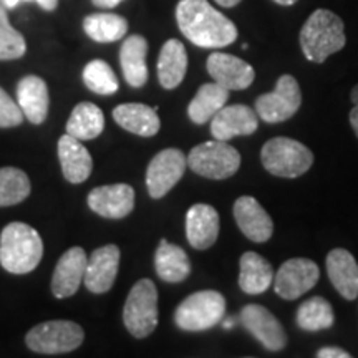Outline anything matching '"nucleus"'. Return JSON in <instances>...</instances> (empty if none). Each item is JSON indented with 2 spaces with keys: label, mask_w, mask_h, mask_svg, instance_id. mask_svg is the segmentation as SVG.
Wrapping results in <instances>:
<instances>
[{
  "label": "nucleus",
  "mask_w": 358,
  "mask_h": 358,
  "mask_svg": "<svg viewBox=\"0 0 358 358\" xmlns=\"http://www.w3.org/2000/svg\"><path fill=\"white\" fill-rule=\"evenodd\" d=\"M176 22L185 37L201 48H222L234 43L237 27L208 0H179Z\"/></svg>",
  "instance_id": "f257e3e1"
},
{
  "label": "nucleus",
  "mask_w": 358,
  "mask_h": 358,
  "mask_svg": "<svg viewBox=\"0 0 358 358\" xmlns=\"http://www.w3.org/2000/svg\"><path fill=\"white\" fill-rule=\"evenodd\" d=\"M347 35L343 20L327 8H317L301 30L303 57L313 64H324L334 53L345 47Z\"/></svg>",
  "instance_id": "f03ea898"
},
{
  "label": "nucleus",
  "mask_w": 358,
  "mask_h": 358,
  "mask_svg": "<svg viewBox=\"0 0 358 358\" xmlns=\"http://www.w3.org/2000/svg\"><path fill=\"white\" fill-rule=\"evenodd\" d=\"M43 256V241L32 226L10 222L0 234V266L10 274H30Z\"/></svg>",
  "instance_id": "7ed1b4c3"
},
{
  "label": "nucleus",
  "mask_w": 358,
  "mask_h": 358,
  "mask_svg": "<svg viewBox=\"0 0 358 358\" xmlns=\"http://www.w3.org/2000/svg\"><path fill=\"white\" fill-rule=\"evenodd\" d=\"M261 159L266 171L279 178H299L310 169L313 153L292 138H272L262 146Z\"/></svg>",
  "instance_id": "20e7f679"
},
{
  "label": "nucleus",
  "mask_w": 358,
  "mask_h": 358,
  "mask_svg": "<svg viewBox=\"0 0 358 358\" xmlns=\"http://www.w3.org/2000/svg\"><path fill=\"white\" fill-rule=\"evenodd\" d=\"M226 313V299L217 290H199L179 303L174 322L186 332H203L221 324Z\"/></svg>",
  "instance_id": "39448f33"
},
{
  "label": "nucleus",
  "mask_w": 358,
  "mask_h": 358,
  "mask_svg": "<svg viewBox=\"0 0 358 358\" xmlns=\"http://www.w3.org/2000/svg\"><path fill=\"white\" fill-rule=\"evenodd\" d=\"M124 327L134 338H146L158 325V290L151 279H141L129 290L123 307Z\"/></svg>",
  "instance_id": "423d86ee"
},
{
  "label": "nucleus",
  "mask_w": 358,
  "mask_h": 358,
  "mask_svg": "<svg viewBox=\"0 0 358 358\" xmlns=\"http://www.w3.org/2000/svg\"><path fill=\"white\" fill-rule=\"evenodd\" d=\"M241 155L227 141L214 140L201 143L187 155V168L208 179H227L239 171Z\"/></svg>",
  "instance_id": "0eeeda50"
},
{
  "label": "nucleus",
  "mask_w": 358,
  "mask_h": 358,
  "mask_svg": "<svg viewBox=\"0 0 358 358\" xmlns=\"http://www.w3.org/2000/svg\"><path fill=\"white\" fill-rule=\"evenodd\" d=\"M85 340V332L71 320H50L35 325L25 337V343L35 353L55 355L77 350Z\"/></svg>",
  "instance_id": "6e6552de"
},
{
  "label": "nucleus",
  "mask_w": 358,
  "mask_h": 358,
  "mask_svg": "<svg viewBox=\"0 0 358 358\" xmlns=\"http://www.w3.org/2000/svg\"><path fill=\"white\" fill-rule=\"evenodd\" d=\"M302 105V92L292 75H282L271 93L256 100V113L262 122L275 124L287 122L297 113Z\"/></svg>",
  "instance_id": "1a4fd4ad"
},
{
  "label": "nucleus",
  "mask_w": 358,
  "mask_h": 358,
  "mask_svg": "<svg viewBox=\"0 0 358 358\" xmlns=\"http://www.w3.org/2000/svg\"><path fill=\"white\" fill-rule=\"evenodd\" d=\"M187 158L181 150L168 148L150 161L146 169V187L153 199H161L185 176Z\"/></svg>",
  "instance_id": "9d476101"
},
{
  "label": "nucleus",
  "mask_w": 358,
  "mask_h": 358,
  "mask_svg": "<svg viewBox=\"0 0 358 358\" xmlns=\"http://www.w3.org/2000/svg\"><path fill=\"white\" fill-rule=\"evenodd\" d=\"M319 279V266L310 259H289L275 272L274 290L284 301H295L312 290Z\"/></svg>",
  "instance_id": "9b49d317"
},
{
  "label": "nucleus",
  "mask_w": 358,
  "mask_h": 358,
  "mask_svg": "<svg viewBox=\"0 0 358 358\" xmlns=\"http://www.w3.org/2000/svg\"><path fill=\"white\" fill-rule=\"evenodd\" d=\"M239 320L267 350L279 352L287 345V334L284 327L266 307L249 303L241 310Z\"/></svg>",
  "instance_id": "f8f14e48"
},
{
  "label": "nucleus",
  "mask_w": 358,
  "mask_h": 358,
  "mask_svg": "<svg viewBox=\"0 0 358 358\" xmlns=\"http://www.w3.org/2000/svg\"><path fill=\"white\" fill-rule=\"evenodd\" d=\"M88 208L105 219H123L134 209V189L129 185L98 186L90 191Z\"/></svg>",
  "instance_id": "ddd939ff"
},
{
  "label": "nucleus",
  "mask_w": 358,
  "mask_h": 358,
  "mask_svg": "<svg viewBox=\"0 0 358 358\" xmlns=\"http://www.w3.org/2000/svg\"><path fill=\"white\" fill-rule=\"evenodd\" d=\"M120 252L118 245L108 244L98 248L88 257L87 271H85V287L93 294H106L113 287L116 275L120 268Z\"/></svg>",
  "instance_id": "4468645a"
},
{
  "label": "nucleus",
  "mask_w": 358,
  "mask_h": 358,
  "mask_svg": "<svg viewBox=\"0 0 358 358\" xmlns=\"http://www.w3.org/2000/svg\"><path fill=\"white\" fill-rule=\"evenodd\" d=\"M208 73L213 82L231 90H245L252 85L256 71L243 58L229 55V53L214 52L208 58Z\"/></svg>",
  "instance_id": "2eb2a0df"
},
{
  "label": "nucleus",
  "mask_w": 358,
  "mask_h": 358,
  "mask_svg": "<svg viewBox=\"0 0 358 358\" xmlns=\"http://www.w3.org/2000/svg\"><path fill=\"white\" fill-rule=\"evenodd\" d=\"M259 116L248 105L224 106L213 116L211 134L221 141H229L234 136H250L257 131Z\"/></svg>",
  "instance_id": "dca6fc26"
},
{
  "label": "nucleus",
  "mask_w": 358,
  "mask_h": 358,
  "mask_svg": "<svg viewBox=\"0 0 358 358\" xmlns=\"http://www.w3.org/2000/svg\"><path fill=\"white\" fill-rule=\"evenodd\" d=\"M234 219L243 234L252 243H267L274 234V222L252 196H241L234 203Z\"/></svg>",
  "instance_id": "f3484780"
},
{
  "label": "nucleus",
  "mask_w": 358,
  "mask_h": 358,
  "mask_svg": "<svg viewBox=\"0 0 358 358\" xmlns=\"http://www.w3.org/2000/svg\"><path fill=\"white\" fill-rule=\"evenodd\" d=\"M88 256L82 248H71L58 259L52 277V294L57 299H69L77 294L87 271Z\"/></svg>",
  "instance_id": "a211bd4d"
},
{
  "label": "nucleus",
  "mask_w": 358,
  "mask_h": 358,
  "mask_svg": "<svg viewBox=\"0 0 358 358\" xmlns=\"http://www.w3.org/2000/svg\"><path fill=\"white\" fill-rule=\"evenodd\" d=\"M219 214L209 204H192L186 213L187 243L198 250H206L216 244L219 236Z\"/></svg>",
  "instance_id": "6ab92c4d"
},
{
  "label": "nucleus",
  "mask_w": 358,
  "mask_h": 358,
  "mask_svg": "<svg viewBox=\"0 0 358 358\" xmlns=\"http://www.w3.org/2000/svg\"><path fill=\"white\" fill-rule=\"evenodd\" d=\"M58 159L62 173L71 185H80L90 178L93 171V158L80 140L65 133L58 140Z\"/></svg>",
  "instance_id": "aec40b11"
},
{
  "label": "nucleus",
  "mask_w": 358,
  "mask_h": 358,
  "mask_svg": "<svg viewBox=\"0 0 358 358\" xmlns=\"http://www.w3.org/2000/svg\"><path fill=\"white\" fill-rule=\"evenodd\" d=\"M327 274L335 290L347 301L358 297V264L347 249H332L327 256Z\"/></svg>",
  "instance_id": "412c9836"
},
{
  "label": "nucleus",
  "mask_w": 358,
  "mask_h": 358,
  "mask_svg": "<svg viewBox=\"0 0 358 358\" xmlns=\"http://www.w3.org/2000/svg\"><path fill=\"white\" fill-rule=\"evenodd\" d=\"M17 103L30 123L42 124L48 116V87L37 75H27L17 85Z\"/></svg>",
  "instance_id": "4be33fe9"
},
{
  "label": "nucleus",
  "mask_w": 358,
  "mask_h": 358,
  "mask_svg": "<svg viewBox=\"0 0 358 358\" xmlns=\"http://www.w3.org/2000/svg\"><path fill=\"white\" fill-rule=\"evenodd\" d=\"M113 120L127 131L136 136L151 138L159 131L161 120L155 106L143 105V103H123L113 110Z\"/></svg>",
  "instance_id": "5701e85b"
},
{
  "label": "nucleus",
  "mask_w": 358,
  "mask_h": 358,
  "mask_svg": "<svg viewBox=\"0 0 358 358\" xmlns=\"http://www.w3.org/2000/svg\"><path fill=\"white\" fill-rule=\"evenodd\" d=\"M148 40L141 35H129L120 50V65L123 77L133 88L145 87L148 82Z\"/></svg>",
  "instance_id": "b1692460"
},
{
  "label": "nucleus",
  "mask_w": 358,
  "mask_h": 358,
  "mask_svg": "<svg viewBox=\"0 0 358 358\" xmlns=\"http://www.w3.org/2000/svg\"><path fill=\"white\" fill-rule=\"evenodd\" d=\"M274 268L261 254L244 252L239 264V287L249 295L264 294L274 284Z\"/></svg>",
  "instance_id": "393cba45"
},
{
  "label": "nucleus",
  "mask_w": 358,
  "mask_h": 358,
  "mask_svg": "<svg viewBox=\"0 0 358 358\" xmlns=\"http://www.w3.org/2000/svg\"><path fill=\"white\" fill-rule=\"evenodd\" d=\"M158 80L164 90H174L181 85L187 71V52L182 42L168 40L158 57Z\"/></svg>",
  "instance_id": "a878e982"
},
{
  "label": "nucleus",
  "mask_w": 358,
  "mask_h": 358,
  "mask_svg": "<svg viewBox=\"0 0 358 358\" xmlns=\"http://www.w3.org/2000/svg\"><path fill=\"white\" fill-rule=\"evenodd\" d=\"M155 267L159 279L168 284H179L191 274V262L187 254L179 245L169 244L166 239L159 241L155 254Z\"/></svg>",
  "instance_id": "bb28decb"
},
{
  "label": "nucleus",
  "mask_w": 358,
  "mask_h": 358,
  "mask_svg": "<svg viewBox=\"0 0 358 358\" xmlns=\"http://www.w3.org/2000/svg\"><path fill=\"white\" fill-rule=\"evenodd\" d=\"M227 100H229V90L221 87L219 83L213 82L201 85L198 93L187 106V116L194 124L209 123L213 116L226 106Z\"/></svg>",
  "instance_id": "cd10ccee"
},
{
  "label": "nucleus",
  "mask_w": 358,
  "mask_h": 358,
  "mask_svg": "<svg viewBox=\"0 0 358 358\" xmlns=\"http://www.w3.org/2000/svg\"><path fill=\"white\" fill-rule=\"evenodd\" d=\"M105 129V115L95 103L82 101L71 111L66 122V133L77 140H95Z\"/></svg>",
  "instance_id": "c85d7f7f"
},
{
  "label": "nucleus",
  "mask_w": 358,
  "mask_h": 358,
  "mask_svg": "<svg viewBox=\"0 0 358 358\" xmlns=\"http://www.w3.org/2000/svg\"><path fill=\"white\" fill-rule=\"evenodd\" d=\"M83 30L98 43H113L128 32V20L116 13H92L85 17Z\"/></svg>",
  "instance_id": "c756f323"
},
{
  "label": "nucleus",
  "mask_w": 358,
  "mask_h": 358,
  "mask_svg": "<svg viewBox=\"0 0 358 358\" xmlns=\"http://www.w3.org/2000/svg\"><path fill=\"white\" fill-rule=\"evenodd\" d=\"M295 320L306 332H319V330H327L334 325L335 313L329 301L317 295V297L301 303Z\"/></svg>",
  "instance_id": "7c9ffc66"
},
{
  "label": "nucleus",
  "mask_w": 358,
  "mask_h": 358,
  "mask_svg": "<svg viewBox=\"0 0 358 358\" xmlns=\"http://www.w3.org/2000/svg\"><path fill=\"white\" fill-rule=\"evenodd\" d=\"M30 179L19 168H0V208L20 204L30 196Z\"/></svg>",
  "instance_id": "2f4dec72"
},
{
  "label": "nucleus",
  "mask_w": 358,
  "mask_h": 358,
  "mask_svg": "<svg viewBox=\"0 0 358 358\" xmlns=\"http://www.w3.org/2000/svg\"><path fill=\"white\" fill-rule=\"evenodd\" d=\"M82 77L85 87L96 95H113L120 88L113 69L105 60L90 62L83 69Z\"/></svg>",
  "instance_id": "473e14b6"
},
{
  "label": "nucleus",
  "mask_w": 358,
  "mask_h": 358,
  "mask_svg": "<svg viewBox=\"0 0 358 358\" xmlns=\"http://www.w3.org/2000/svg\"><path fill=\"white\" fill-rule=\"evenodd\" d=\"M27 53V42L19 30L10 25L7 8L0 3V60H17Z\"/></svg>",
  "instance_id": "72a5a7b5"
},
{
  "label": "nucleus",
  "mask_w": 358,
  "mask_h": 358,
  "mask_svg": "<svg viewBox=\"0 0 358 358\" xmlns=\"http://www.w3.org/2000/svg\"><path fill=\"white\" fill-rule=\"evenodd\" d=\"M22 122H24V113L19 103L12 100L6 90L0 87V128L19 127Z\"/></svg>",
  "instance_id": "f704fd0d"
},
{
  "label": "nucleus",
  "mask_w": 358,
  "mask_h": 358,
  "mask_svg": "<svg viewBox=\"0 0 358 358\" xmlns=\"http://www.w3.org/2000/svg\"><path fill=\"white\" fill-rule=\"evenodd\" d=\"M317 357L319 358H350L352 355L348 352L343 350V348L338 347H324L317 352Z\"/></svg>",
  "instance_id": "c9c22d12"
},
{
  "label": "nucleus",
  "mask_w": 358,
  "mask_h": 358,
  "mask_svg": "<svg viewBox=\"0 0 358 358\" xmlns=\"http://www.w3.org/2000/svg\"><path fill=\"white\" fill-rule=\"evenodd\" d=\"M93 6L100 7V8H113L118 6V3H122L123 0H92Z\"/></svg>",
  "instance_id": "e433bc0d"
},
{
  "label": "nucleus",
  "mask_w": 358,
  "mask_h": 358,
  "mask_svg": "<svg viewBox=\"0 0 358 358\" xmlns=\"http://www.w3.org/2000/svg\"><path fill=\"white\" fill-rule=\"evenodd\" d=\"M38 3V7H42L43 10L53 12L58 7V0H34Z\"/></svg>",
  "instance_id": "4c0bfd02"
},
{
  "label": "nucleus",
  "mask_w": 358,
  "mask_h": 358,
  "mask_svg": "<svg viewBox=\"0 0 358 358\" xmlns=\"http://www.w3.org/2000/svg\"><path fill=\"white\" fill-rule=\"evenodd\" d=\"M350 124H352L353 131H355L357 138H358V106H353L352 111H350Z\"/></svg>",
  "instance_id": "58836bf2"
},
{
  "label": "nucleus",
  "mask_w": 358,
  "mask_h": 358,
  "mask_svg": "<svg viewBox=\"0 0 358 358\" xmlns=\"http://www.w3.org/2000/svg\"><path fill=\"white\" fill-rule=\"evenodd\" d=\"M20 2H32V0H0V3H2V6L6 7L7 10H12V8H15Z\"/></svg>",
  "instance_id": "ea45409f"
},
{
  "label": "nucleus",
  "mask_w": 358,
  "mask_h": 358,
  "mask_svg": "<svg viewBox=\"0 0 358 358\" xmlns=\"http://www.w3.org/2000/svg\"><path fill=\"white\" fill-rule=\"evenodd\" d=\"M214 2L219 3V6H221V7L232 8V7H236L237 3H241V2H243V0H214Z\"/></svg>",
  "instance_id": "a19ab883"
},
{
  "label": "nucleus",
  "mask_w": 358,
  "mask_h": 358,
  "mask_svg": "<svg viewBox=\"0 0 358 358\" xmlns=\"http://www.w3.org/2000/svg\"><path fill=\"white\" fill-rule=\"evenodd\" d=\"M350 100L353 103V106H358V85H355V87H353L352 93H350Z\"/></svg>",
  "instance_id": "79ce46f5"
},
{
  "label": "nucleus",
  "mask_w": 358,
  "mask_h": 358,
  "mask_svg": "<svg viewBox=\"0 0 358 358\" xmlns=\"http://www.w3.org/2000/svg\"><path fill=\"white\" fill-rule=\"evenodd\" d=\"M272 2L279 3V6L289 7V6H294V3H295V2H299V0H272Z\"/></svg>",
  "instance_id": "37998d69"
},
{
  "label": "nucleus",
  "mask_w": 358,
  "mask_h": 358,
  "mask_svg": "<svg viewBox=\"0 0 358 358\" xmlns=\"http://www.w3.org/2000/svg\"><path fill=\"white\" fill-rule=\"evenodd\" d=\"M234 322H236V319L234 317H231V319H227V320H224V329H232V327H234Z\"/></svg>",
  "instance_id": "c03bdc74"
}]
</instances>
